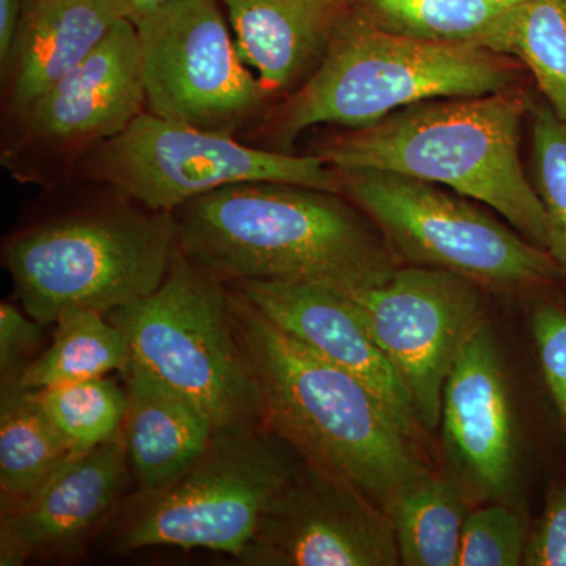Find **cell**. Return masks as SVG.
Here are the masks:
<instances>
[{
    "label": "cell",
    "instance_id": "cell-26",
    "mask_svg": "<svg viewBox=\"0 0 566 566\" xmlns=\"http://www.w3.org/2000/svg\"><path fill=\"white\" fill-rule=\"evenodd\" d=\"M535 189L547 221V249L566 279V122L549 104L532 109Z\"/></svg>",
    "mask_w": 566,
    "mask_h": 566
},
{
    "label": "cell",
    "instance_id": "cell-4",
    "mask_svg": "<svg viewBox=\"0 0 566 566\" xmlns=\"http://www.w3.org/2000/svg\"><path fill=\"white\" fill-rule=\"evenodd\" d=\"M520 66L515 57L485 48L389 31L356 3L335 29L318 66L263 118L253 137L289 153L314 126L363 128L428 99L516 87Z\"/></svg>",
    "mask_w": 566,
    "mask_h": 566
},
{
    "label": "cell",
    "instance_id": "cell-28",
    "mask_svg": "<svg viewBox=\"0 0 566 566\" xmlns=\"http://www.w3.org/2000/svg\"><path fill=\"white\" fill-rule=\"evenodd\" d=\"M532 334L547 389L566 428V308L539 301L532 311Z\"/></svg>",
    "mask_w": 566,
    "mask_h": 566
},
{
    "label": "cell",
    "instance_id": "cell-8",
    "mask_svg": "<svg viewBox=\"0 0 566 566\" xmlns=\"http://www.w3.org/2000/svg\"><path fill=\"white\" fill-rule=\"evenodd\" d=\"M338 172L342 193L375 222L401 263L450 271L499 293L531 292L562 277L546 249L461 193L386 170Z\"/></svg>",
    "mask_w": 566,
    "mask_h": 566
},
{
    "label": "cell",
    "instance_id": "cell-2",
    "mask_svg": "<svg viewBox=\"0 0 566 566\" xmlns=\"http://www.w3.org/2000/svg\"><path fill=\"white\" fill-rule=\"evenodd\" d=\"M232 316L262 392L264 424L304 463L386 512L406 480L428 468L423 446L359 379L283 333L238 292Z\"/></svg>",
    "mask_w": 566,
    "mask_h": 566
},
{
    "label": "cell",
    "instance_id": "cell-34",
    "mask_svg": "<svg viewBox=\"0 0 566 566\" xmlns=\"http://www.w3.org/2000/svg\"><path fill=\"white\" fill-rule=\"evenodd\" d=\"M560 2H562V6H564L565 13H566V0H560Z\"/></svg>",
    "mask_w": 566,
    "mask_h": 566
},
{
    "label": "cell",
    "instance_id": "cell-21",
    "mask_svg": "<svg viewBox=\"0 0 566 566\" xmlns=\"http://www.w3.org/2000/svg\"><path fill=\"white\" fill-rule=\"evenodd\" d=\"M0 408V491L6 506L35 494L74 452L32 390L17 381L2 385Z\"/></svg>",
    "mask_w": 566,
    "mask_h": 566
},
{
    "label": "cell",
    "instance_id": "cell-27",
    "mask_svg": "<svg viewBox=\"0 0 566 566\" xmlns=\"http://www.w3.org/2000/svg\"><path fill=\"white\" fill-rule=\"evenodd\" d=\"M527 524L515 510L499 502L469 512L457 566L524 564Z\"/></svg>",
    "mask_w": 566,
    "mask_h": 566
},
{
    "label": "cell",
    "instance_id": "cell-6",
    "mask_svg": "<svg viewBox=\"0 0 566 566\" xmlns=\"http://www.w3.org/2000/svg\"><path fill=\"white\" fill-rule=\"evenodd\" d=\"M106 316L128 338L132 363L199 405L216 427L264 424L262 392L234 329L232 292L181 249L156 292Z\"/></svg>",
    "mask_w": 566,
    "mask_h": 566
},
{
    "label": "cell",
    "instance_id": "cell-29",
    "mask_svg": "<svg viewBox=\"0 0 566 566\" xmlns=\"http://www.w3.org/2000/svg\"><path fill=\"white\" fill-rule=\"evenodd\" d=\"M526 566H566V482L551 488L545 510L528 532Z\"/></svg>",
    "mask_w": 566,
    "mask_h": 566
},
{
    "label": "cell",
    "instance_id": "cell-23",
    "mask_svg": "<svg viewBox=\"0 0 566 566\" xmlns=\"http://www.w3.org/2000/svg\"><path fill=\"white\" fill-rule=\"evenodd\" d=\"M389 31L444 44L490 50L510 7L488 0H357Z\"/></svg>",
    "mask_w": 566,
    "mask_h": 566
},
{
    "label": "cell",
    "instance_id": "cell-24",
    "mask_svg": "<svg viewBox=\"0 0 566 566\" xmlns=\"http://www.w3.org/2000/svg\"><path fill=\"white\" fill-rule=\"evenodd\" d=\"M491 51L531 70L547 104L566 122V13L560 0L510 7Z\"/></svg>",
    "mask_w": 566,
    "mask_h": 566
},
{
    "label": "cell",
    "instance_id": "cell-7",
    "mask_svg": "<svg viewBox=\"0 0 566 566\" xmlns=\"http://www.w3.org/2000/svg\"><path fill=\"white\" fill-rule=\"evenodd\" d=\"M303 463L296 450L264 424L216 428L191 468L161 490L140 493L115 546L210 549L240 560L264 513Z\"/></svg>",
    "mask_w": 566,
    "mask_h": 566
},
{
    "label": "cell",
    "instance_id": "cell-16",
    "mask_svg": "<svg viewBox=\"0 0 566 566\" xmlns=\"http://www.w3.org/2000/svg\"><path fill=\"white\" fill-rule=\"evenodd\" d=\"M128 465L122 431L95 449L74 452L31 497L2 506L0 565L80 549L117 504Z\"/></svg>",
    "mask_w": 566,
    "mask_h": 566
},
{
    "label": "cell",
    "instance_id": "cell-14",
    "mask_svg": "<svg viewBox=\"0 0 566 566\" xmlns=\"http://www.w3.org/2000/svg\"><path fill=\"white\" fill-rule=\"evenodd\" d=\"M446 472L469 502H504L516 480V431L497 340L483 323L465 342L442 390Z\"/></svg>",
    "mask_w": 566,
    "mask_h": 566
},
{
    "label": "cell",
    "instance_id": "cell-25",
    "mask_svg": "<svg viewBox=\"0 0 566 566\" xmlns=\"http://www.w3.org/2000/svg\"><path fill=\"white\" fill-rule=\"evenodd\" d=\"M33 398L73 452H85L120 434L128 395L106 376L32 390Z\"/></svg>",
    "mask_w": 566,
    "mask_h": 566
},
{
    "label": "cell",
    "instance_id": "cell-9",
    "mask_svg": "<svg viewBox=\"0 0 566 566\" xmlns=\"http://www.w3.org/2000/svg\"><path fill=\"white\" fill-rule=\"evenodd\" d=\"M74 180L109 186L148 210L167 212L240 182L344 191L340 172L319 156L268 150L238 136L166 120L148 111L85 156Z\"/></svg>",
    "mask_w": 566,
    "mask_h": 566
},
{
    "label": "cell",
    "instance_id": "cell-22",
    "mask_svg": "<svg viewBox=\"0 0 566 566\" xmlns=\"http://www.w3.org/2000/svg\"><path fill=\"white\" fill-rule=\"evenodd\" d=\"M50 348L22 370L18 385L36 390L43 387L98 378L111 371L128 374L132 348L120 327L103 312L70 308L55 319Z\"/></svg>",
    "mask_w": 566,
    "mask_h": 566
},
{
    "label": "cell",
    "instance_id": "cell-13",
    "mask_svg": "<svg viewBox=\"0 0 566 566\" xmlns=\"http://www.w3.org/2000/svg\"><path fill=\"white\" fill-rule=\"evenodd\" d=\"M259 566H397L392 521L367 495L303 463L240 558Z\"/></svg>",
    "mask_w": 566,
    "mask_h": 566
},
{
    "label": "cell",
    "instance_id": "cell-11",
    "mask_svg": "<svg viewBox=\"0 0 566 566\" xmlns=\"http://www.w3.org/2000/svg\"><path fill=\"white\" fill-rule=\"evenodd\" d=\"M145 111L139 39L134 22L123 18L92 55L6 129L0 164L24 185L57 188Z\"/></svg>",
    "mask_w": 566,
    "mask_h": 566
},
{
    "label": "cell",
    "instance_id": "cell-31",
    "mask_svg": "<svg viewBox=\"0 0 566 566\" xmlns=\"http://www.w3.org/2000/svg\"><path fill=\"white\" fill-rule=\"evenodd\" d=\"M24 0H0V66L9 59Z\"/></svg>",
    "mask_w": 566,
    "mask_h": 566
},
{
    "label": "cell",
    "instance_id": "cell-12",
    "mask_svg": "<svg viewBox=\"0 0 566 566\" xmlns=\"http://www.w3.org/2000/svg\"><path fill=\"white\" fill-rule=\"evenodd\" d=\"M482 286L450 271L401 264L389 281L345 293L408 390L424 433L441 423L458 354L486 323Z\"/></svg>",
    "mask_w": 566,
    "mask_h": 566
},
{
    "label": "cell",
    "instance_id": "cell-32",
    "mask_svg": "<svg viewBox=\"0 0 566 566\" xmlns=\"http://www.w3.org/2000/svg\"><path fill=\"white\" fill-rule=\"evenodd\" d=\"M167 2L170 0H117L123 18L129 21H136L137 18L150 13L151 10L158 9Z\"/></svg>",
    "mask_w": 566,
    "mask_h": 566
},
{
    "label": "cell",
    "instance_id": "cell-30",
    "mask_svg": "<svg viewBox=\"0 0 566 566\" xmlns=\"http://www.w3.org/2000/svg\"><path fill=\"white\" fill-rule=\"evenodd\" d=\"M43 326L13 304H0V375L2 385L18 381L25 359L39 348Z\"/></svg>",
    "mask_w": 566,
    "mask_h": 566
},
{
    "label": "cell",
    "instance_id": "cell-10",
    "mask_svg": "<svg viewBox=\"0 0 566 566\" xmlns=\"http://www.w3.org/2000/svg\"><path fill=\"white\" fill-rule=\"evenodd\" d=\"M133 22L148 112L230 136L266 117L271 98L241 59L219 0H170Z\"/></svg>",
    "mask_w": 566,
    "mask_h": 566
},
{
    "label": "cell",
    "instance_id": "cell-1",
    "mask_svg": "<svg viewBox=\"0 0 566 566\" xmlns=\"http://www.w3.org/2000/svg\"><path fill=\"white\" fill-rule=\"evenodd\" d=\"M181 252L226 283L374 289L401 266L386 238L344 193L289 182L226 186L174 212Z\"/></svg>",
    "mask_w": 566,
    "mask_h": 566
},
{
    "label": "cell",
    "instance_id": "cell-3",
    "mask_svg": "<svg viewBox=\"0 0 566 566\" xmlns=\"http://www.w3.org/2000/svg\"><path fill=\"white\" fill-rule=\"evenodd\" d=\"M531 104L517 87L428 99L335 134L316 145L315 155L338 170H386L444 186L547 249L545 208L521 163V125Z\"/></svg>",
    "mask_w": 566,
    "mask_h": 566
},
{
    "label": "cell",
    "instance_id": "cell-5",
    "mask_svg": "<svg viewBox=\"0 0 566 566\" xmlns=\"http://www.w3.org/2000/svg\"><path fill=\"white\" fill-rule=\"evenodd\" d=\"M91 185L84 203L29 223L3 243L14 294L41 324L70 308L107 314L150 296L180 249L174 212Z\"/></svg>",
    "mask_w": 566,
    "mask_h": 566
},
{
    "label": "cell",
    "instance_id": "cell-15",
    "mask_svg": "<svg viewBox=\"0 0 566 566\" xmlns=\"http://www.w3.org/2000/svg\"><path fill=\"white\" fill-rule=\"evenodd\" d=\"M233 285L283 333L359 379L389 408L406 433L424 446L428 434L408 390L345 293L307 283L244 281Z\"/></svg>",
    "mask_w": 566,
    "mask_h": 566
},
{
    "label": "cell",
    "instance_id": "cell-17",
    "mask_svg": "<svg viewBox=\"0 0 566 566\" xmlns=\"http://www.w3.org/2000/svg\"><path fill=\"white\" fill-rule=\"evenodd\" d=\"M120 20L117 0H24L13 48L0 66L3 128L92 55Z\"/></svg>",
    "mask_w": 566,
    "mask_h": 566
},
{
    "label": "cell",
    "instance_id": "cell-33",
    "mask_svg": "<svg viewBox=\"0 0 566 566\" xmlns=\"http://www.w3.org/2000/svg\"><path fill=\"white\" fill-rule=\"evenodd\" d=\"M488 2L495 3L501 7H515L520 3L528 2V0H488Z\"/></svg>",
    "mask_w": 566,
    "mask_h": 566
},
{
    "label": "cell",
    "instance_id": "cell-18",
    "mask_svg": "<svg viewBox=\"0 0 566 566\" xmlns=\"http://www.w3.org/2000/svg\"><path fill=\"white\" fill-rule=\"evenodd\" d=\"M234 43L271 99L322 62L335 29L357 0H219Z\"/></svg>",
    "mask_w": 566,
    "mask_h": 566
},
{
    "label": "cell",
    "instance_id": "cell-19",
    "mask_svg": "<svg viewBox=\"0 0 566 566\" xmlns=\"http://www.w3.org/2000/svg\"><path fill=\"white\" fill-rule=\"evenodd\" d=\"M126 450L140 493L169 485L196 463L210 446L216 424L211 417L140 365L126 374Z\"/></svg>",
    "mask_w": 566,
    "mask_h": 566
},
{
    "label": "cell",
    "instance_id": "cell-20",
    "mask_svg": "<svg viewBox=\"0 0 566 566\" xmlns=\"http://www.w3.org/2000/svg\"><path fill=\"white\" fill-rule=\"evenodd\" d=\"M469 499L446 474L424 468L409 476L387 506L400 564L457 566Z\"/></svg>",
    "mask_w": 566,
    "mask_h": 566
}]
</instances>
